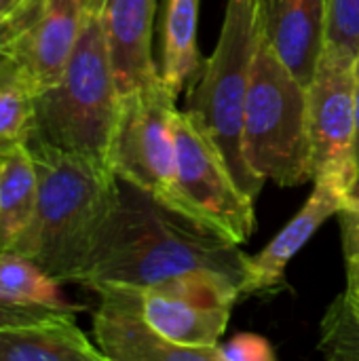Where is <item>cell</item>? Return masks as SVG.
Wrapping results in <instances>:
<instances>
[{"label":"cell","mask_w":359,"mask_h":361,"mask_svg":"<svg viewBox=\"0 0 359 361\" xmlns=\"http://www.w3.org/2000/svg\"><path fill=\"white\" fill-rule=\"evenodd\" d=\"M212 273L243 290L250 256L214 228L118 180V199L83 271L80 286L154 288L184 275Z\"/></svg>","instance_id":"cell-1"},{"label":"cell","mask_w":359,"mask_h":361,"mask_svg":"<svg viewBox=\"0 0 359 361\" xmlns=\"http://www.w3.org/2000/svg\"><path fill=\"white\" fill-rule=\"evenodd\" d=\"M38 171L34 216L13 252L59 283H78L118 199V178L99 159L30 142Z\"/></svg>","instance_id":"cell-2"},{"label":"cell","mask_w":359,"mask_h":361,"mask_svg":"<svg viewBox=\"0 0 359 361\" xmlns=\"http://www.w3.org/2000/svg\"><path fill=\"white\" fill-rule=\"evenodd\" d=\"M118 106L121 93L110 63L102 15L87 13L80 38L61 76L34 97V140L108 165Z\"/></svg>","instance_id":"cell-3"},{"label":"cell","mask_w":359,"mask_h":361,"mask_svg":"<svg viewBox=\"0 0 359 361\" xmlns=\"http://www.w3.org/2000/svg\"><path fill=\"white\" fill-rule=\"evenodd\" d=\"M243 154L250 169L279 186L313 182L309 95L262 38L252 63L243 110Z\"/></svg>","instance_id":"cell-4"},{"label":"cell","mask_w":359,"mask_h":361,"mask_svg":"<svg viewBox=\"0 0 359 361\" xmlns=\"http://www.w3.org/2000/svg\"><path fill=\"white\" fill-rule=\"evenodd\" d=\"M258 42V0H226L216 49L203 61L186 99V110L218 146L239 186L254 199L264 180L250 169L243 154V110Z\"/></svg>","instance_id":"cell-5"},{"label":"cell","mask_w":359,"mask_h":361,"mask_svg":"<svg viewBox=\"0 0 359 361\" xmlns=\"http://www.w3.org/2000/svg\"><path fill=\"white\" fill-rule=\"evenodd\" d=\"M176 97L161 78L121 95L108 148V167L118 180L146 190L163 205L193 218L178 182Z\"/></svg>","instance_id":"cell-6"},{"label":"cell","mask_w":359,"mask_h":361,"mask_svg":"<svg viewBox=\"0 0 359 361\" xmlns=\"http://www.w3.org/2000/svg\"><path fill=\"white\" fill-rule=\"evenodd\" d=\"M178 182L193 218L233 243H245L256 228L254 197L235 180L226 159L188 110L174 116Z\"/></svg>","instance_id":"cell-7"},{"label":"cell","mask_w":359,"mask_h":361,"mask_svg":"<svg viewBox=\"0 0 359 361\" xmlns=\"http://www.w3.org/2000/svg\"><path fill=\"white\" fill-rule=\"evenodd\" d=\"M353 61L355 55L324 47L315 74L307 87L313 182L326 180L339 184L349 195L353 192L359 176Z\"/></svg>","instance_id":"cell-8"},{"label":"cell","mask_w":359,"mask_h":361,"mask_svg":"<svg viewBox=\"0 0 359 361\" xmlns=\"http://www.w3.org/2000/svg\"><path fill=\"white\" fill-rule=\"evenodd\" d=\"M239 300V286L212 273L184 275L154 288H142L146 322L163 338L190 349H216Z\"/></svg>","instance_id":"cell-9"},{"label":"cell","mask_w":359,"mask_h":361,"mask_svg":"<svg viewBox=\"0 0 359 361\" xmlns=\"http://www.w3.org/2000/svg\"><path fill=\"white\" fill-rule=\"evenodd\" d=\"M93 338L110 361H218L216 349L180 347L163 338L144 317L142 288L123 283L95 286Z\"/></svg>","instance_id":"cell-10"},{"label":"cell","mask_w":359,"mask_h":361,"mask_svg":"<svg viewBox=\"0 0 359 361\" xmlns=\"http://www.w3.org/2000/svg\"><path fill=\"white\" fill-rule=\"evenodd\" d=\"M85 0H42L11 59L34 93L51 87L70 61L87 19Z\"/></svg>","instance_id":"cell-11"},{"label":"cell","mask_w":359,"mask_h":361,"mask_svg":"<svg viewBox=\"0 0 359 361\" xmlns=\"http://www.w3.org/2000/svg\"><path fill=\"white\" fill-rule=\"evenodd\" d=\"M351 195L339 184L317 180L311 197L298 209V214L267 243L262 252L250 256V275L243 283L241 298L277 292L286 286V269L290 260L311 241L317 228L336 216Z\"/></svg>","instance_id":"cell-12"},{"label":"cell","mask_w":359,"mask_h":361,"mask_svg":"<svg viewBox=\"0 0 359 361\" xmlns=\"http://www.w3.org/2000/svg\"><path fill=\"white\" fill-rule=\"evenodd\" d=\"M159 0H108L102 21L118 93H131L161 78L154 59Z\"/></svg>","instance_id":"cell-13"},{"label":"cell","mask_w":359,"mask_h":361,"mask_svg":"<svg viewBox=\"0 0 359 361\" xmlns=\"http://www.w3.org/2000/svg\"><path fill=\"white\" fill-rule=\"evenodd\" d=\"M260 32L309 87L326 47V0H258Z\"/></svg>","instance_id":"cell-14"},{"label":"cell","mask_w":359,"mask_h":361,"mask_svg":"<svg viewBox=\"0 0 359 361\" xmlns=\"http://www.w3.org/2000/svg\"><path fill=\"white\" fill-rule=\"evenodd\" d=\"M0 361H106L95 343L76 326L72 311L2 328Z\"/></svg>","instance_id":"cell-15"},{"label":"cell","mask_w":359,"mask_h":361,"mask_svg":"<svg viewBox=\"0 0 359 361\" xmlns=\"http://www.w3.org/2000/svg\"><path fill=\"white\" fill-rule=\"evenodd\" d=\"M161 21V63L159 74L165 87L180 95L193 85L203 68L197 44L199 0H165Z\"/></svg>","instance_id":"cell-16"},{"label":"cell","mask_w":359,"mask_h":361,"mask_svg":"<svg viewBox=\"0 0 359 361\" xmlns=\"http://www.w3.org/2000/svg\"><path fill=\"white\" fill-rule=\"evenodd\" d=\"M38 199V171L30 144L0 148V250H13Z\"/></svg>","instance_id":"cell-17"},{"label":"cell","mask_w":359,"mask_h":361,"mask_svg":"<svg viewBox=\"0 0 359 361\" xmlns=\"http://www.w3.org/2000/svg\"><path fill=\"white\" fill-rule=\"evenodd\" d=\"M0 298L32 307L72 313L80 311V307L72 305L63 296L61 283L55 277H51L34 260L13 250H0Z\"/></svg>","instance_id":"cell-18"},{"label":"cell","mask_w":359,"mask_h":361,"mask_svg":"<svg viewBox=\"0 0 359 361\" xmlns=\"http://www.w3.org/2000/svg\"><path fill=\"white\" fill-rule=\"evenodd\" d=\"M36 93L11 57L0 61V148L30 144L36 135Z\"/></svg>","instance_id":"cell-19"},{"label":"cell","mask_w":359,"mask_h":361,"mask_svg":"<svg viewBox=\"0 0 359 361\" xmlns=\"http://www.w3.org/2000/svg\"><path fill=\"white\" fill-rule=\"evenodd\" d=\"M320 353L332 361H359V305L339 294L320 328Z\"/></svg>","instance_id":"cell-20"},{"label":"cell","mask_w":359,"mask_h":361,"mask_svg":"<svg viewBox=\"0 0 359 361\" xmlns=\"http://www.w3.org/2000/svg\"><path fill=\"white\" fill-rule=\"evenodd\" d=\"M326 47L358 55L359 0H326Z\"/></svg>","instance_id":"cell-21"},{"label":"cell","mask_w":359,"mask_h":361,"mask_svg":"<svg viewBox=\"0 0 359 361\" xmlns=\"http://www.w3.org/2000/svg\"><path fill=\"white\" fill-rule=\"evenodd\" d=\"M339 226H341V243H343V258L347 271V288L345 296L359 305V199L349 197L341 207Z\"/></svg>","instance_id":"cell-22"},{"label":"cell","mask_w":359,"mask_h":361,"mask_svg":"<svg viewBox=\"0 0 359 361\" xmlns=\"http://www.w3.org/2000/svg\"><path fill=\"white\" fill-rule=\"evenodd\" d=\"M218 361H275L273 345L260 334H237L216 347Z\"/></svg>","instance_id":"cell-23"},{"label":"cell","mask_w":359,"mask_h":361,"mask_svg":"<svg viewBox=\"0 0 359 361\" xmlns=\"http://www.w3.org/2000/svg\"><path fill=\"white\" fill-rule=\"evenodd\" d=\"M40 2L42 0H28L15 11L0 13V61L11 57L17 38L23 34V30L30 25V21L38 13Z\"/></svg>","instance_id":"cell-24"},{"label":"cell","mask_w":359,"mask_h":361,"mask_svg":"<svg viewBox=\"0 0 359 361\" xmlns=\"http://www.w3.org/2000/svg\"><path fill=\"white\" fill-rule=\"evenodd\" d=\"M59 309L19 305V302L0 298V330L2 328H13V326H21V324H30V322L44 319V317H49V315H53Z\"/></svg>","instance_id":"cell-25"},{"label":"cell","mask_w":359,"mask_h":361,"mask_svg":"<svg viewBox=\"0 0 359 361\" xmlns=\"http://www.w3.org/2000/svg\"><path fill=\"white\" fill-rule=\"evenodd\" d=\"M353 108H355V159L359 169V51L353 61Z\"/></svg>","instance_id":"cell-26"},{"label":"cell","mask_w":359,"mask_h":361,"mask_svg":"<svg viewBox=\"0 0 359 361\" xmlns=\"http://www.w3.org/2000/svg\"><path fill=\"white\" fill-rule=\"evenodd\" d=\"M85 2H87V11L95 13V15H102L108 4V0H85Z\"/></svg>","instance_id":"cell-27"},{"label":"cell","mask_w":359,"mask_h":361,"mask_svg":"<svg viewBox=\"0 0 359 361\" xmlns=\"http://www.w3.org/2000/svg\"><path fill=\"white\" fill-rule=\"evenodd\" d=\"M28 0H0V13H8V11H15L19 8L21 4H25Z\"/></svg>","instance_id":"cell-28"},{"label":"cell","mask_w":359,"mask_h":361,"mask_svg":"<svg viewBox=\"0 0 359 361\" xmlns=\"http://www.w3.org/2000/svg\"><path fill=\"white\" fill-rule=\"evenodd\" d=\"M351 197H358L359 199V176H358V182H355V186H353V192H351Z\"/></svg>","instance_id":"cell-29"}]
</instances>
